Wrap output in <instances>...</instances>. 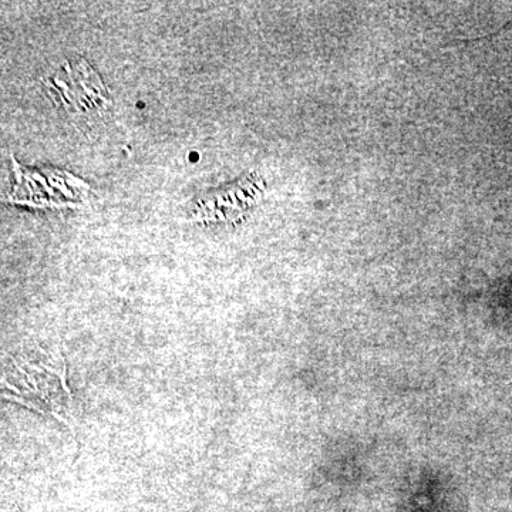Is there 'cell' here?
<instances>
[{"mask_svg":"<svg viewBox=\"0 0 512 512\" xmlns=\"http://www.w3.org/2000/svg\"><path fill=\"white\" fill-rule=\"evenodd\" d=\"M59 93L67 110L96 111L109 106L110 100L100 77L92 67L80 60L66 64L56 77L50 80V86Z\"/></svg>","mask_w":512,"mask_h":512,"instance_id":"cell-3","label":"cell"},{"mask_svg":"<svg viewBox=\"0 0 512 512\" xmlns=\"http://www.w3.org/2000/svg\"><path fill=\"white\" fill-rule=\"evenodd\" d=\"M16 185L9 201L46 207L76 205L87 197L89 187L79 178L62 171H29L15 163Z\"/></svg>","mask_w":512,"mask_h":512,"instance_id":"cell-2","label":"cell"},{"mask_svg":"<svg viewBox=\"0 0 512 512\" xmlns=\"http://www.w3.org/2000/svg\"><path fill=\"white\" fill-rule=\"evenodd\" d=\"M2 389L5 399L66 421L70 393L60 352L28 348L9 355L3 365Z\"/></svg>","mask_w":512,"mask_h":512,"instance_id":"cell-1","label":"cell"},{"mask_svg":"<svg viewBox=\"0 0 512 512\" xmlns=\"http://www.w3.org/2000/svg\"><path fill=\"white\" fill-rule=\"evenodd\" d=\"M255 180H244L237 187L231 190L221 191L215 197L207 198L201 201L197 208V218L201 221L224 220L231 217L232 208L235 214L247 210L249 205L255 204V198L258 197L261 188L256 187Z\"/></svg>","mask_w":512,"mask_h":512,"instance_id":"cell-4","label":"cell"}]
</instances>
